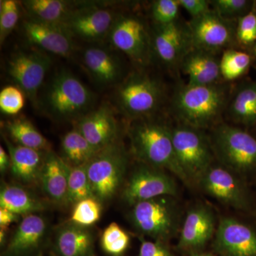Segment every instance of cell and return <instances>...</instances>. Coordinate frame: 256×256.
Listing matches in <instances>:
<instances>
[{"label": "cell", "instance_id": "obj_8", "mask_svg": "<svg viewBox=\"0 0 256 256\" xmlns=\"http://www.w3.org/2000/svg\"><path fill=\"white\" fill-rule=\"evenodd\" d=\"M116 97L121 111L137 120L146 118L159 108L164 92L154 79L144 74H133L120 86Z\"/></svg>", "mask_w": 256, "mask_h": 256}, {"label": "cell", "instance_id": "obj_12", "mask_svg": "<svg viewBox=\"0 0 256 256\" xmlns=\"http://www.w3.org/2000/svg\"><path fill=\"white\" fill-rule=\"evenodd\" d=\"M50 64V57L38 52H20L8 62V74L34 105Z\"/></svg>", "mask_w": 256, "mask_h": 256}, {"label": "cell", "instance_id": "obj_14", "mask_svg": "<svg viewBox=\"0 0 256 256\" xmlns=\"http://www.w3.org/2000/svg\"><path fill=\"white\" fill-rule=\"evenodd\" d=\"M214 246L222 256H256V230L233 217H223L217 225Z\"/></svg>", "mask_w": 256, "mask_h": 256}, {"label": "cell", "instance_id": "obj_46", "mask_svg": "<svg viewBox=\"0 0 256 256\" xmlns=\"http://www.w3.org/2000/svg\"><path fill=\"white\" fill-rule=\"evenodd\" d=\"M192 256H212L208 254H198V252H194Z\"/></svg>", "mask_w": 256, "mask_h": 256}, {"label": "cell", "instance_id": "obj_35", "mask_svg": "<svg viewBox=\"0 0 256 256\" xmlns=\"http://www.w3.org/2000/svg\"><path fill=\"white\" fill-rule=\"evenodd\" d=\"M20 10L14 0L0 2V42L2 44L18 22Z\"/></svg>", "mask_w": 256, "mask_h": 256}, {"label": "cell", "instance_id": "obj_4", "mask_svg": "<svg viewBox=\"0 0 256 256\" xmlns=\"http://www.w3.org/2000/svg\"><path fill=\"white\" fill-rule=\"evenodd\" d=\"M222 166L236 174L256 172V138L240 128L220 124L210 138Z\"/></svg>", "mask_w": 256, "mask_h": 256}, {"label": "cell", "instance_id": "obj_1", "mask_svg": "<svg viewBox=\"0 0 256 256\" xmlns=\"http://www.w3.org/2000/svg\"><path fill=\"white\" fill-rule=\"evenodd\" d=\"M129 133L131 152L141 164L168 170L184 183H191L175 156L171 128L146 118L137 120Z\"/></svg>", "mask_w": 256, "mask_h": 256}, {"label": "cell", "instance_id": "obj_26", "mask_svg": "<svg viewBox=\"0 0 256 256\" xmlns=\"http://www.w3.org/2000/svg\"><path fill=\"white\" fill-rule=\"evenodd\" d=\"M0 208H6L18 215L33 214L46 208L44 204L30 192L16 184H5L0 192Z\"/></svg>", "mask_w": 256, "mask_h": 256}, {"label": "cell", "instance_id": "obj_17", "mask_svg": "<svg viewBox=\"0 0 256 256\" xmlns=\"http://www.w3.org/2000/svg\"><path fill=\"white\" fill-rule=\"evenodd\" d=\"M77 128L97 152L118 141L117 120L112 109L107 105L82 116Z\"/></svg>", "mask_w": 256, "mask_h": 256}, {"label": "cell", "instance_id": "obj_11", "mask_svg": "<svg viewBox=\"0 0 256 256\" xmlns=\"http://www.w3.org/2000/svg\"><path fill=\"white\" fill-rule=\"evenodd\" d=\"M111 44L133 62L146 64L149 60L151 38L146 24L138 16L124 15L116 18L109 32Z\"/></svg>", "mask_w": 256, "mask_h": 256}, {"label": "cell", "instance_id": "obj_24", "mask_svg": "<svg viewBox=\"0 0 256 256\" xmlns=\"http://www.w3.org/2000/svg\"><path fill=\"white\" fill-rule=\"evenodd\" d=\"M11 160L13 176L24 184H32L40 180L45 156L42 151L21 146H14L4 138Z\"/></svg>", "mask_w": 256, "mask_h": 256}, {"label": "cell", "instance_id": "obj_36", "mask_svg": "<svg viewBox=\"0 0 256 256\" xmlns=\"http://www.w3.org/2000/svg\"><path fill=\"white\" fill-rule=\"evenodd\" d=\"M25 95L18 87L6 86L0 92V110L10 116L18 114L24 106Z\"/></svg>", "mask_w": 256, "mask_h": 256}, {"label": "cell", "instance_id": "obj_29", "mask_svg": "<svg viewBox=\"0 0 256 256\" xmlns=\"http://www.w3.org/2000/svg\"><path fill=\"white\" fill-rule=\"evenodd\" d=\"M229 114L239 124H256V82L242 86L234 96L228 107Z\"/></svg>", "mask_w": 256, "mask_h": 256}, {"label": "cell", "instance_id": "obj_15", "mask_svg": "<svg viewBox=\"0 0 256 256\" xmlns=\"http://www.w3.org/2000/svg\"><path fill=\"white\" fill-rule=\"evenodd\" d=\"M114 18V13L106 8L74 10L60 24L72 36L87 41H98L109 34Z\"/></svg>", "mask_w": 256, "mask_h": 256}, {"label": "cell", "instance_id": "obj_34", "mask_svg": "<svg viewBox=\"0 0 256 256\" xmlns=\"http://www.w3.org/2000/svg\"><path fill=\"white\" fill-rule=\"evenodd\" d=\"M102 203L95 197L86 198L74 205L70 222L82 227L92 226L100 218Z\"/></svg>", "mask_w": 256, "mask_h": 256}, {"label": "cell", "instance_id": "obj_40", "mask_svg": "<svg viewBox=\"0 0 256 256\" xmlns=\"http://www.w3.org/2000/svg\"><path fill=\"white\" fill-rule=\"evenodd\" d=\"M138 256H174L164 242L142 240Z\"/></svg>", "mask_w": 256, "mask_h": 256}, {"label": "cell", "instance_id": "obj_20", "mask_svg": "<svg viewBox=\"0 0 256 256\" xmlns=\"http://www.w3.org/2000/svg\"><path fill=\"white\" fill-rule=\"evenodd\" d=\"M152 43L158 58L162 63L172 66L180 64L184 56L191 48L186 28L176 22L158 25Z\"/></svg>", "mask_w": 256, "mask_h": 256}, {"label": "cell", "instance_id": "obj_22", "mask_svg": "<svg viewBox=\"0 0 256 256\" xmlns=\"http://www.w3.org/2000/svg\"><path fill=\"white\" fill-rule=\"evenodd\" d=\"M46 196L58 204H67L68 165L52 151L47 152L40 178Z\"/></svg>", "mask_w": 256, "mask_h": 256}, {"label": "cell", "instance_id": "obj_21", "mask_svg": "<svg viewBox=\"0 0 256 256\" xmlns=\"http://www.w3.org/2000/svg\"><path fill=\"white\" fill-rule=\"evenodd\" d=\"M188 77V85L210 86L218 84L222 78L220 60L205 50L190 48L180 63Z\"/></svg>", "mask_w": 256, "mask_h": 256}, {"label": "cell", "instance_id": "obj_16", "mask_svg": "<svg viewBox=\"0 0 256 256\" xmlns=\"http://www.w3.org/2000/svg\"><path fill=\"white\" fill-rule=\"evenodd\" d=\"M217 226L213 210L204 204L192 207L182 224L178 247L196 252L210 242Z\"/></svg>", "mask_w": 256, "mask_h": 256}, {"label": "cell", "instance_id": "obj_9", "mask_svg": "<svg viewBox=\"0 0 256 256\" xmlns=\"http://www.w3.org/2000/svg\"><path fill=\"white\" fill-rule=\"evenodd\" d=\"M186 32L191 48L214 54L220 50H228L236 37V30L228 20L222 18L214 10L192 18Z\"/></svg>", "mask_w": 256, "mask_h": 256}, {"label": "cell", "instance_id": "obj_13", "mask_svg": "<svg viewBox=\"0 0 256 256\" xmlns=\"http://www.w3.org/2000/svg\"><path fill=\"white\" fill-rule=\"evenodd\" d=\"M207 194L236 210L248 208V192L236 174L224 166H212L198 182Z\"/></svg>", "mask_w": 256, "mask_h": 256}, {"label": "cell", "instance_id": "obj_28", "mask_svg": "<svg viewBox=\"0 0 256 256\" xmlns=\"http://www.w3.org/2000/svg\"><path fill=\"white\" fill-rule=\"evenodd\" d=\"M23 4L32 20L60 25L73 11L70 3L60 0H28Z\"/></svg>", "mask_w": 256, "mask_h": 256}, {"label": "cell", "instance_id": "obj_2", "mask_svg": "<svg viewBox=\"0 0 256 256\" xmlns=\"http://www.w3.org/2000/svg\"><path fill=\"white\" fill-rule=\"evenodd\" d=\"M228 100V88L225 86L186 84L175 92L172 108L182 124L202 130L220 118Z\"/></svg>", "mask_w": 256, "mask_h": 256}, {"label": "cell", "instance_id": "obj_19", "mask_svg": "<svg viewBox=\"0 0 256 256\" xmlns=\"http://www.w3.org/2000/svg\"><path fill=\"white\" fill-rule=\"evenodd\" d=\"M48 233L46 220L36 214L25 216L6 248V256H24L36 252Z\"/></svg>", "mask_w": 256, "mask_h": 256}, {"label": "cell", "instance_id": "obj_38", "mask_svg": "<svg viewBox=\"0 0 256 256\" xmlns=\"http://www.w3.org/2000/svg\"><path fill=\"white\" fill-rule=\"evenodd\" d=\"M213 10L225 20L242 18L248 12L252 2L247 0H214L210 1Z\"/></svg>", "mask_w": 256, "mask_h": 256}, {"label": "cell", "instance_id": "obj_43", "mask_svg": "<svg viewBox=\"0 0 256 256\" xmlns=\"http://www.w3.org/2000/svg\"><path fill=\"white\" fill-rule=\"evenodd\" d=\"M11 168V160L10 154L5 151L2 146H0V171L4 173Z\"/></svg>", "mask_w": 256, "mask_h": 256}, {"label": "cell", "instance_id": "obj_25", "mask_svg": "<svg viewBox=\"0 0 256 256\" xmlns=\"http://www.w3.org/2000/svg\"><path fill=\"white\" fill-rule=\"evenodd\" d=\"M84 62L88 72L99 84H114L120 76V66L114 56L98 47L86 50Z\"/></svg>", "mask_w": 256, "mask_h": 256}, {"label": "cell", "instance_id": "obj_5", "mask_svg": "<svg viewBox=\"0 0 256 256\" xmlns=\"http://www.w3.org/2000/svg\"><path fill=\"white\" fill-rule=\"evenodd\" d=\"M92 101L90 90L73 74L63 70L50 82L43 104L52 117L67 120L85 116Z\"/></svg>", "mask_w": 256, "mask_h": 256}, {"label": "cell", "instance_id": "obj_45", "mask_svg": "<svg viewBox=\"0 0 256 256\" xmlns=\"http://www.w3.org/2000/svg\"><path fill=\"white\" fill-rule=\"evenodd\" d=\"M252 55L254 58H256V42L252 45Z\"/></svg>", "mask_w": 256, "mask_h": 256}, {"label": "cell", "instance_id": "obj_23", "mask_svg": "<svg viewBox=\"0 0 256 256\" xmlns=\"http://www.w3.org/2000/svg\"><path fill=\"white\" fill-rule=\"evenodd\" d=\"M94 242L90 229L70 222L57 229L54 244L58 256H92Z\"/></svg>", "mask_w": 256, "mask_h": 256}, {"label": "cell", "instance_id": "obj_33", "mask_svg": "<svg viewBox=\"0 0 256 256\" xmlns=\"http://www.w3.org/2000/svg\"><path fill=\"white\" fill-rule=\"evenodd\" d=\"M130 242L129 234L117 223H111L108 225L101 236L102 250L114 256L122 255L127 250Z\"/></svg>", "mask_w": 256, "mask_h": 256}, {"label": "cell", "instance_id": "obj_3", "mask_svg": "<svg viewBox=\"0 0 256 256\" xmlns=\"http://www.w3.org/2000/svg\"><path fill=\"white\" fill-rule=\"evenodd\" d=\"M181 210L174 196H162L133 205L130 220L134 228L156 242H165L180 228Z\"/></svg>", "mask_w": 256, "mask_h": 256}, {"label": "cell", "instance_id": "obj_42", "mask_svg": "<svg viewBox=\"0 0 256 256\" xmlns=\"http://www.w3.org/2000/svg\"><path fill=\"white\" fill-rule=\"evenodd\" d=\"M18 218L20 215L6 208H0V227L8 228L10 224L18 222Z\"/></svg>", "mask_w": 256, "mask_h": 256}, {"label": "cell", "instance_id": "obj_18", "mask_svg": "<svg viewBox=\"0 0 256 256\" xmlns=\"http://www.w3.org/2000/svg\"><path fill=\"white\" fill-rule=\"evenodd\" d=\"M24 30L30 43L54 54L67 57L74 50L70 35L60 25L31 20L24 23Z\"/></svg>", "mask_w": 256, "mask_h": 256}, {"label": "cell", "instance_id": "obj_37", "mask_svg": "<svg viewBox=\"0 0 256 256\" xmlns=\"http://www.w3.org/2000/svg\"><path fill=\"white\" fill-rule=\"evenodd\" d=\"M178 0H156L152 6V15L158 25L176 22L180 10Z\"/></svg>", "mask_w": 256, "mask_h": 256}, {"label": "cell", "instance_id": "obj_10", "mask_svg": "<svg viewBox=\"0 0 256 256\" xmlns=\"http://www.w3.org/2000/svg\"><path fill=\"white\" fill-rule=\"evenodd\" d=\"M178 184L162 170L142 164L133 172L122 192L130 206L162 196H176Z\"/></svg>", "mask_w": 256, "mask_h": 256}, {"label": "cell", "instance_id": "obj_7", "mask_svg": "<svg viewBox=\"0 0 256 256\" xmlns=\"http://www.w3.org/2000/svg\"><path fill=\"white\" fill-rule=\"evenodd\" d=\"M173 146L178 164L190 182L198 183L212 165L214 150L202 130L181 124L172 128Z\"/></svg>", "mask_w": 256, "mask_h": 256}, {"label": "cell", "instance_id": "obj_6", "mask_svg": "<svg viewBox=\"0 0 256 256\" xmlns=\"http://www.w3.org/2000/svg\"><path fill=\"white\" fill-rule=\"evenodd\" d=\"M128 163L127 152L117 141L98 152L86 164L92 194L101 203L114 198L118 191Z\"/></svg>", "mask_w": 256, "mask_h": 256}, {"label": "cell", "instance_id": "obj_41", "mask_svg": "<svg viewBox=\"0 0 256 256\" xmlns=\"http://www.w3.org/2000/svg\"><path fill=\"white\" fill-rule=\"evenodd\" d=\"M180 6L191 15L192 18L201 16L210 11V2L206 0H178Z\"/></svg>", "mask_w": 256, "mask_h": 256}, {"label": "cell", "instance_id": "obj_44", "mask_svg": "<svg viewBox=\"0 0 256 256\" xmlns=\"http://www.w3.org/2000/svg\"><path fill=\"white\" fill-rule=\"evenodd\" d=\"M0 244L1 246L4 245L6 240V232L8 228L5 227H0Z\"/></svg>", "mask_w": 256, "mask_h": 256}, {"label": "cell", "instance_id": "obj_31", "mask_svg": "<svg viewBox=\"0 0 256 256\" xmlns=\"http://www.w3.org/2000/svg\"><path fill=\"white\" fill-rule=\"evenodd\" d=\"M252 63V56L246 52L233 48L224 50L220 60L222 78L228 82L238 79L246 73Z\"/></svg>", "mask_w": 256, "mask_h": 256}, {"label": "cell", "instance_id": "obj_27", "mask_svg": "<svg viewBox=\"0 0 256 256\" xmlns=\"http://www.w3.org/2000/svg\"><path fill=\"white\" fill-rule=\"evenodd\" d=\"M62 160L70 166L86 164L98 152L78 128L64 134L62 140Z\"/></svg>", "mask_w": 256, "mask_h": 256}, {"label": "cell", "instance_id": "obj_32", "mask_svg": "<svg viewBox=\"0 0 256 256\" xmlns=\"http://www.w3.org/2000/svg\"><path fill=\"white\" fill-rule=\"evenodd\" d=\"M92 197L95 196L90 188L86 165L68 166L67 204L75 205L82 200Z\"/></svg>", "mask_w": 256, "mask_h": 256}, {"label": "cell", "instance_id": "obj_39", "mask_svg": "<svg viewBox=\"0 0 256 256\" xmlns=\"http://www.w3.org/2000/svg\"><path fill=\"white\" fill-rule=\"evenodd\" d=\"M236 38L239 43L248 46L256 42V12L255 10L249 11L238 20L236 28Z\"/></svg>", "mask_w": 256, "mask_h": 256}, {"label": "cell", "instance_id": "obj_30", "mask_svg": "<svg viewBox=\"0 0 256 256\" xmlns=\"http://www.w3.org/2000/svg\"><path fill=\"white\" fill-rule=\"evenodd\" d=\"M5 128L18 146L46 152L50 151V144L46 138L28 120L18 118L8 121Z\"/></svg>", "mask_w": 256, "mask_h": 256}]
</instances>
